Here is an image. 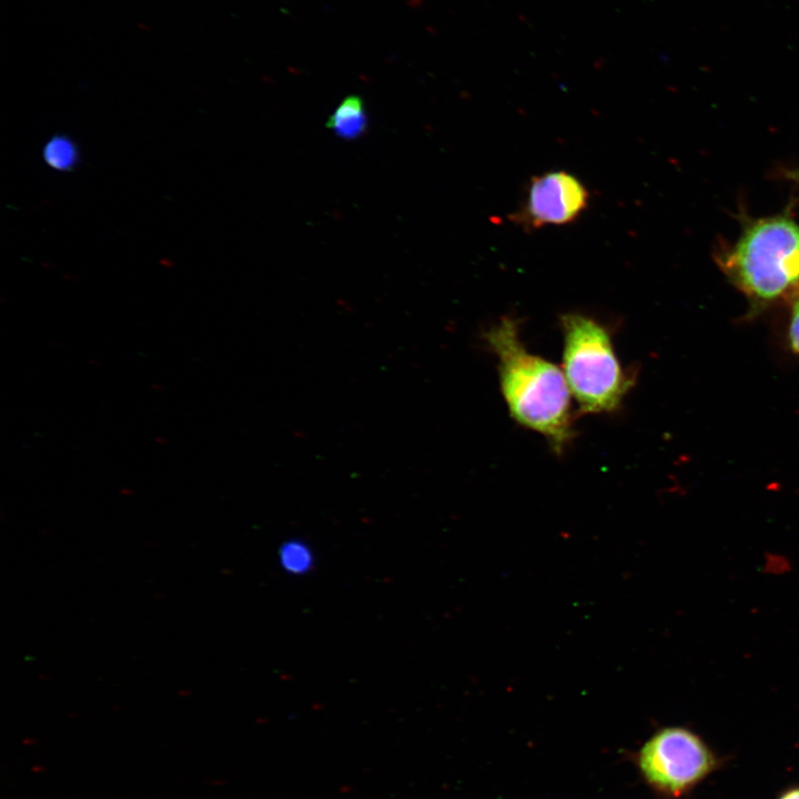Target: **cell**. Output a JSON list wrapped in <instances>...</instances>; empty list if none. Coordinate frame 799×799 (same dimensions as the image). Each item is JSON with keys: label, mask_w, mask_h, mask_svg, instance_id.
Listing matches in <instances>:
<instances>
[{"label": "cell", "mask_w": 799, "mask_h": 799, "mask_svg": "<svg viewBox=\"0 0 799 799\" xmlns=\"http://www.w3.org/2000/svg\"><path fill=\"white\" fill-rule=\"evenodd\" d=\"M724 266L752 297L777 299L799 283V225L783 216L751 223L725 255Z\"/></svg>", "instance_id": "cell-3"}, {"label": "cell", "mask_w": 799, "mask_h": 799, "mask_svg": "<svg viewBox=\"0 0 799 799\" xmlns=\"http://www.w3.org/2000/svg\"><path fill=\"white\" fill-rule=\"evenodd\" d=\"M484 340L497 360L500 392L512 417L563 453L575 434L563 370L525 347L514 318L503 317Z\"/></svg>", "instance_id": "cell-1"}, {"label": "cell", "mask_w": 799, "mask_h": 799, "mask_svg": "<svg viewBox=\"0 0 799 799\" xmlns=\"http://www.w3.org/2000/svg\"><path fill=\"white\" fill-rule=\"evenodd\" d=\"M716 760L704 741L680 728H664L643 747L639 766L646 779L657 789L681 793L704 779Z\"/></svg>", "instance_id": "cell-4"}, {"label": "cell", "mask_w": 799, "mask_h": 799, "mask_svg": "<svg viewBox=\"0 0 799 799\" xmlns=\"http://www.w3.org/2000/svg\"><path fill=\"white\" fill-rule=\"evenodd\" d=\"M589 198L576 175L565 170L547 171L530 179L513 220L526 230L568 224L586 211Z\"/></svg>", "instance_id": "cell-5"}, {"label": "cell", "mask_w": 799, "mask_h": 799, "mask_svg": "<svg viewBox=\"0 0 799 799\" xmlns=\"http://www.w3.org/2000/svg\"><path fill=\"white\" fill-rule=\"evenodd\" d=\"M789 336L792 348L799 353V299L792 309Z\"/></svg>", "instance_id": "cell-9"}, {"label": "cell", "mask_w": 799, "mask_h": 799, "mask_svg": "<svg viewBox=\"0 0 799 799\" xmlns=\"http://www.w3.org/2000/svg\"><path fill=\"white\" fill-rule=\"evenodd\" d=\"M282 566L294 574H301L312 566L310 549L301 542H289L281 549Z\"/></svg>", "instance_id": "cell-8"}, {"label": "cell", "mask_w": 799, "mask_h": 799, "mask_svg": "<svg viewBox=\"0 0 799 799\" xmlns=\"http://www.w3.org/2000/svg\"><path fill=\"white\" fill-rule=\"evenodd\" d=\"M798 179H799V173H798Z\"/></svg>", "instance_id": "cell-11"}, {"label": "cell", "mask_w": 799, "mask_h": 799, "mask_svg": "<svg viewBox=\"0 0 799 799\" xmlns=\"http://www.w3.org/2000/svg\"><path fill=\"white\" fill-rule=\"evenodd\" d=\"M326 125L344 140H354L363 135L367 129V114L363 100L355 95L345 98L331 114Z\"/></svg>", "instance_id": "cell-6"}, {"label": "cell", "mask_w": 799, "mask_h": 799, "mask_svg": "<svg viewBox=\"0 0 799 799\" xmlns=\"http://www.w3.org/2000/svg\"><path fill=\"white\" fill-rule=\"evenodd\" d=\"M779 799H799V788L787 791Z\"/></svg>", "instance_id": "cell-10"}, {"label": "cell", "mask_w": 799, "mask_h": 799, "mask_svg": "<svg viewBox=\"0 0 799 799\" xmlns=\"http://www.w3.org/2000/svg\"><path fill=\"white\" fill-rule=\"evenodd\" d=\"M42 155L51 169L62 172L72 170L79 162L75 143L63 134L49 139L43 146Z\"/></svg>", "instance_id": "cell-7"}, {"label": "cell", "mask_w": 799, "mask_h": 799, "mask_svg": "<svg viewBox=\"0 0 799 799\" xmlns=\"http://www.w3.org/2000/svg\"><path fill=\"white\" fill-rule=\"evenodd\" d=\"M563 372L585 414L617 409L633 383L624 372L606 327L581 313L560 315Z\"/></svg>", "instance_id": "cell-2"}]
</instances>
